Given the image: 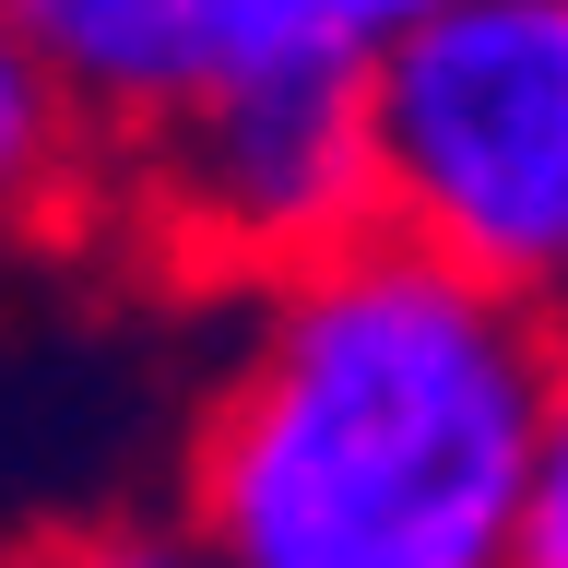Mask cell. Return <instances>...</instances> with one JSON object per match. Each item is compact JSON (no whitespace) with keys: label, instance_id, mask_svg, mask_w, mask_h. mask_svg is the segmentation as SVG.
<instances>
[{"label":"cell","instance_id":"obj_1","mask_svg":"<svg viewBox=\"0 0 568 568\" xmlns=\"http://www.w3.org/2000/svg\"><path fill=\"white\" fill-rule=\"evenodd\" d=\"M568 320L415 237H355L225 320L178 509L225 568H521Z\"/></svg>","mask_w":568,"mask_h":568},{"label":"cell","instance_id":"obj_2","mask_svg":"<svg viewBox=\"0 0 568 568\" xmlns=\"http://www.w3.org/2000/svg\"><path fill=\"white\" fill-rule=\"evenodd\" d=\"M379 225L568 320V0H426L367 71Z\"/></svg>","mask_w":568,"mask_h":568},{"label":"cell","instance_id":"obj_3","mask_svg":"<svg viewBox=\"0 0 568 568\" xmlns=\"http://www.w3.org/2000/svg\"><path fill=\"white\" fill-rule=\"evenodd\" d=\"M119 202L178 273L213 284H284L332 248L379 237V142L367 83H273L225 95L202 119H166L142 142H106Z\"/></svg>","mask_w":568,"mask_h":568},{"label":"cell","instance_id":"obj_4","mask_svg":"<svg viewBox=\"0 0 568 568\" xmlns=\"http://www.w3.org/2000/svg\"><path fill=\"white\" fill-rule=\"evenodd\" d=\"M426 0H12L95 142H142L273 83H367Z\"/></svg>","mask_w":568,"mask_h":568},{"label":"cell","instance_id":"obj_5","mask_svg":"<svg viewBox=\"0 0 568 568\" xmlns=\"http://www.w3.org/2000/svg\"><path fill=\"white\" fill-rule=\"evenodd\" d=\"M83 166H95V131L71 119V95L48 83V60H36V36L12 24V0H0V237L48 225V213L83 190Z\"/></svg>","mask_w":568,"mask_h":568},{"label":"cell","instance_id":"obj_6","mask_svg":"<svg viewBox=\"0 0 568 568\" xmlns=\"http://www.w3.org/2000/svg\"><path fill=\"white\" fill-rule=\"evenodd\" d=\"M24 568H225V557L202 545V521H190V509H106V521L48 532Z\"/></svg>","mask_w":568,"mask_h":568},{"label":"cell","instance_id":"obj_7","mask_svg":"<svg viewBox=\"0 0 568 568\" xmlns=\"http://www.w3.org/2000/svg\"><path fill=\"white\" fill-rule=\"evenodd\" d=\"M521 568H568V379H557V415H545V462H532Z\"/></svg>","mask_w":568,"mask_h":568}]
</instances>
